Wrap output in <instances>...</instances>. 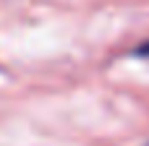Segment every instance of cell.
Returning a JSON list of instances; mask_svg holds the SVG:
<instances>
[{
	"label": "cell",
	"mask_w": 149,
	"mask_h": 146,
	"mask_svg": "<svg viewBox=\"0 0 149 146\" xmlns=\"http://www.w3.org/2000/svg\"><path fill=\"white\" fill-rule=\"evenodd\" d=\"M136 55H141V57H149V42H147V44H141V47L136 50Z\"/></svg>",
	"instance_id": "obj_1"
}]
</instances>
